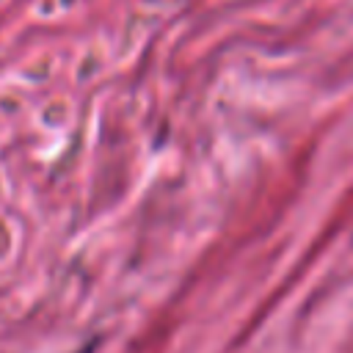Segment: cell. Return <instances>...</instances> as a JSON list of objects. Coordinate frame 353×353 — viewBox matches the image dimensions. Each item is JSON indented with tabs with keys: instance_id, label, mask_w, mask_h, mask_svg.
<instances>
[{
	"instance_id": "obj_1",
	"label": "cell",
	"mask_w": 353,
	"mask_h": 353,
	"mask_svg": "<svg viewBox=\"0 0 353 353\" xmlns=\"http://www.w3.org/2000/svg\"><path fill=\"white\" fill-rule=\"evenodd\" d=\"M83 353H91V347H85V350H83Z\"/></svg>"
}]
</instances>
